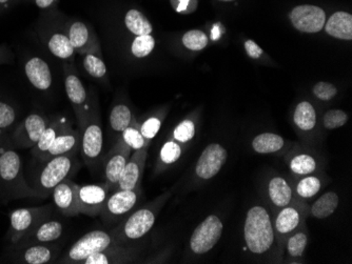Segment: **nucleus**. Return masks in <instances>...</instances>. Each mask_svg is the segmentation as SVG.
<instances>
[{
    "mask_svg": "<svg viewBox=\"0 0 352 264\" xmlns=\"http://www.w3.org/2000/svg\"><path fill=\"white\" fill-rule=\"evenodd\" d=\"M82 147V133L69 127L55 139L50 149L41 157V163H47L55 157L77 155Z\"/></svg>",
    "mask_w": 352,
    "mask_h": 264,
    "instance_id": "nucleus-19",
    "label": "nucleus"
},
{
    "mask_svg": "<svg viewBox=\"0 0 352 264\" xmlns=\"http://www.w3.org/2000/svg\"><path fill=\"white\" fill-rule=\"evenodd\" d=\"M109 121L111 129L116 133H122L126 128L134 123L131 111L124 104H118L112 108Z\"/></svg>",
    "mask_w": 352,
    "mask_h": 264,
    "instance_id": "nucleus-34",
    "label": "nucleus"
},
{
    "mask_svg": "<svg viewBox=\"0 0 352 264\" xmlns=\"http://www.w3.org/2000/svg\"><path fill=\"white\" fill-rule=\"evenodd\" d=\"M269 198L278 208L289 206L292 200V190L289 183L282 177H274L269 181Z\"/></svg>",
    "mask_w": 352,
    "mask_h": 264,
    "instance_id": "nucleus-26",
    "label": "nucleus"
},
{
    "mask_svg": "<svg viewBox=\"0 0 352 264\" xmlns=\"http://www.w3.org/2000/svg\"><path fill=\"white\" fill-rule=\"evenodd\" d=\"M227 157L228 152L225 147L219 143H211L201 154L195 165V174L203 180L213 178L226 163Z\"/></svg>",
    "mask_w": 352,
    "mask_h": 264,
    "instance_id": "nucleus-13",
    "label": "nucleus"
},
{
    "mask_svg": "<svg viewBox=\"0 0 352 264\" xmlns=\"http://www.w3.org/2000/svg\"><path fill=\"white\" fill-rule=\"evenodd\" d=\"M124 143L133 151L149 147L150 143L140 133V127L138 124L132 123L130 127L126 128L120 136Z\"/></svg>",
    "mask_w": 352,
    "mask_h": 264,
    "instance_id": "nucleus-36",
    "label": "nucleus"
},
{
    "mask_svg": "<svg viewBox=\"0 0 352 264\" xmlns=\"http://www.w3.org/2000/svg\"><path fill=\"white\" fill-rule=\"evenodd\" d=\"M85 70L90 76L102 80L106 76L107 67L102 58V52H88L84 54L82 60Z\"/></svg>",
    "mask_w": 352,
    "mask_h": 264,
    "instance_id": "nucleus-35",
    "label": "nucleus"
},
{
    "mask_svg": "<svg viewBox=\"0 0 352 264\" xmlns=\"http://www.w3.org/2000/svg\"><path fill=\"white\" fill-rule=\"evenodd\" d=\"M300 214L298 210L292 206H287L278 213L274 222V228L280 236L289 235L300 226Z\"/></svg>",
    "mask_w": 352,
    "mask_h": 264,
    "instance_id": "nucleus-28",
    "label": "nucleus"
},
{
    "mask_svg": "<svg viewBox=\"0 0 352 264\" xmlns=\"http://www.w3.org/2000/svg\"><path fill=\"white\" fill-rule=\"evenodd\" d=\"M183 154V147L181 143H176L173 139L166 141L162 147L158 156L157 171H162L165 167H170L177 163Z\"/></svg>",
    "mask_w": 352,
    "mask_h": 264,
    "instance_id": "nucleus-33",
    "label": "nucleus"
},
{
    "mask_svg": "<svg viewBox=\"0 0 352 264\" xmlns=\"http://www.w3.org/2000/svg\"><path fill=\"white\" fill-rule=\"evenodd\" d=\"M326 33L333 38L341 40L352 39V15L347 12L339 11L328 19L325 23Z\"/></svg>",
    "mask_w": 352,
    "mask_h": 264,
    "instance_id": "nucleus-25",
    "label": "nucleus"
},
{
    "mask_svg": "<svg viewBox=\"0 0 352 264\" xmlns=\"http://www.w3.org/2000/svg\"><path fill=\"white\" fill-rule=\"evenodd\" d=\"M104 147V134L100 124L98 112L91 108L86 128L82 133V153L85 165L90 169H94L100 160V154Z\"/></svg>",
    "mask_w": 352,
    "mask_h": 264,
    "instance_id": "nucleus-8",
    "label": "nucleus"
},
{
    "mask_svg": "<svg viewBox=\"0 0 352 264\" xmlns=\"http://www.w3.org/2000/svg\"><path fill=\"white\" fill-rule=\"evenodd\" d=\"M43 163L45 165L30 183L39 198H47L56 185L66 179H70L80 167L76 155L55 157Z\"/></svg>",
    "mask_w": 352,
    "mask_h": 264,
    "instance_id": "nucleus-4",
    "label": "nucleus"
},
{
    "mask_svg": "<svg viewBox=\"0 0 352 264\" xmlns=\"http://www.w3.org/2000/svg\"><path fill=\"white\" fill-rule=\"evenodd\" d=\"M147 156L148 147L138 149L130 156L118 179L116 190H134L140 188Z\"/></svg>",
    "mask_w": 352,
    "mask_h": 264,
    "instance_id": "nucleus-17",
    "label": "nucleus"
},
{
    "mask_svg": "<svg viewBox=\"0 0 352 264\" xmlns=\"http://www.w3.org/2000/svg\"><path fill=\"white\" fill-rule=\"evenodd\" d=\"M197 133V128L193 120L185 119L176 125L172 133V138L176 143L185 145L195 138Z\"/></svg>",
    "mask_w": 352,
    "mask_h": 264,
    "instance_id": "nucleus-37",
    "label": "nucleus"
},
{
    "mask_svg": "<svg viewBox=\"0 0 352 264\" xmlns=\"http://www.w3.org/2000/svg\"><path fill=\"white\" fill-rule=\"evenodd\" d=\"M17 112L9 102L0 100V133L11 129L16 122Z\"/></svg>",
    "mask_w": 352,
    "mask_h": 264,
    "instance_id": "nucleus-43",
    "label": "nucleus"
},
{
    "mask_svg": "<svg viewBox=\"0 0 352 264\" xmlns=\"http://www.w3.org/2000/svg\"><path fill=\"white\" fill-rule=\"evenodd\" d=\"M348 115L342 110H330L324 115V127L328 130L338 129L345 125Z\"/></svg>",
    "mask_w": 352,
    "mask_h": 264,
    "instance_id": "nucleus-44",
    "label": "nucleus"
},
{
    "mask_svg": "<svg viewBox=\"0 0 352 264\" xmlns=\"http://www.w3.org/2000/svg\"><path fill=\"white\" fill-rule=\"evenodd\" d=\"M294 120L296 127L302 131L314 130L316 124V113L312 104L308 101L300 102L294 111Z\"/></svg>",
    "mask_w": 352,
    "mask_h": 264,
    "instance_id": "nucleus-32",
    "label": "nucleus"
},
{
    "mask_svg": "<svg viewBox=\"0 0 352 264\" xmlns=\"http://www.w3.org/2000/svg\"><path fill=\"white\" fill-rule=\"evenodd\" d=\"M25 77L36 90L45 92L52 86V73L50 67L41 57H30L23 66Z\"/></svg>",
    "mask_w": 352,
    "mask_h": 264,
    "instance_id": "nucleus-21",
    "label": "nucleus"
},
{
    "mask_svg": "<svg viewBox=\"0 0 352 264\" xmlns=\"http://www.w3.org/2000/svg\"><path fill=\"white\" fill-rule=\"evenodd\" d=\"M71 124L68 123L65 118H57L49 123L47 129L43 132V135L39 138L38 143L32 147L31 153L37 160H41V157L50 149L51 145L54 143L55 139L63 133L65 130L68 129Z\"/></svg>",
    "mask_w": 352,
    "mask_h": 264,
    "instance_id": "nucleus-24",
    "label": "nucleus"
},
{
    "mask_svg": "<svg viewBox=\"0 0 352 264\" xmlns=\"http://www.w3.org/2000/svg\"><path fill=\"white\" fill-rule=\"evenodd\" d=\"M170 197L171 192L161 195L155 200L144 208H138L126 219L120 222L118 228L110 232L114 242L120 245H129L132 242L145 237L153 228L158 214L161 213L162 208L169 200Z\"/></svg>",
    "mask_w": 352,
    "mask_h": 264,
    "instance_id": "nucleus-2",
    "label": "nucleus"
},
{
    "mask_svg": "<svg viewBox=\"0 0 352 264\" xmlns=\"http://www.w3.org/2000/svg\"><path fill=\"white\" fill-rule=\"evenodd\" d=\"M155 48V39L152 35L136 36L131 45V52L138 58H144L151 54Z\"/></svg>",
    "mask_w": 352,
    "mask_h": 264,
    "instance_id": "nucleus-40",
    "label": "nucleus"
},
{
    "mask_svg": "<svg viewBox=\"0 0 352 264\" xmlns=\"http://www.w3.org/2000/svg\"><path fill=\"white\" fill-rule=\"evenodd\" d=\"M244 237L249 251L255 255L266 253L274 245V224L264 206H253L247 213Z\"/></svg>",
    "mask_w": 352,
    "mask_h": 264,
    "instance_id": "nucleus-3",
    "label": "nucleus"
},
{
    "mask_svg": "<svg viewBox=\"0 0 352 264\" xmlns=\"http://www.w3.org/2000/svg\"><path fill=\"white\" fill-rule=\"evenodd\" d=\"M113 244L116 243L110 232L100 230H92L77 240L66 255L59 260V263H82L89 256L100 253Z\"/></svg>",
    "mask_w": 352,
    "mask_h": 264,
    "instance_id": "nucleus-7",
    "label": "nucleus"
},
{
    "mask_svg": "<svg viewBox=\"0 0 352 264\" xmlns=\"http://www.w3.org/2000/svg\"><path fill=\"white\" fill-rule=\"evenodd\" d=\"M184 47L188 50L197 51L204 50L209 43V38L205 33L201 32L199 29H191L189 32L185 33L183 36Z\"/></svg>",
    "mask_w": 352,
    "mask_h": 264,
    "instance_id": "nucleus-39",
    "label": "nucleus"
},
{
    "mask_svg": "<svg viewBox=\"0 0 352 264\" xmlns=\"http://www.w3.org/2000/svg\"><path fill=\"white\" fill-rule=\"evenodd\" d=\"M17 1H19V0H0V13L13 5L14 3H17Z\"/></svg>",
    "mask_w": 352,
    "mask_h": 264,
    "instance_id": "nucleus-51",
    "label": "nucleus"
},
{
    "mask_svg": "<svg viewBox=\"0 0 352 264\" xmlns=\"http://www.w3.org/2000/svg\"><path fill=\"white\" fill-rule=\"evenodd\" d=\"M0 196L12 199L37 197L36 193L23 176L19 153L13 149L9 138L0 133Z\"/></svg>",
    "mask_w": 352,
    "mask_h": 264,
    "instance_id": "nucleus-1",
    "label": "nucleus"
},
{
    "mask_svg": "<svg viewBox=\"0 0 352 264\" xmlns=\"http://www.w3.org/2000/svg\"><path fill=\"white\" fill-rule=\"evenodd\" d=\"M321 180L318 177L302 178L296 187V193L302 198H312L321 190Z\"/></svg>",
    "mask_w": 352,
    "mask_h": 264,
    "instance_id": "nucleus-41",
    "label": "nucleus"
},
{
    "mask_svg": "<svg viewBox=\"0 0 352 264\" xmlns=\"http://www.w3.org/2000/svg\"><path fill=\"white\" fill-rule=\"evenodd\" d=\"M124 23L126 29L134 35L142 36V35H150L153 32V27L151 23L148 21L147 17L138 11V10H130L126 12L124 16Z\"/></svg>",
    "mask_w": 352,
    "mask_h": 264,
    "instance_id": "nucleus-31",
    "label": "nucleus"
},
{
    "mask_svg": "<svg viewBox=\"0 0 352 264\" xmlns=\"http://www.w3.org/2000/svg\"><path fill=\"white\" fill-rule=\"evenodd\" d=\"M130 156L131 149L124 143L122 138H120L104 159V177L109 190H116L118 179Z\"/></svg>",
    "mask_w": 352,
    "mask_h": 264,
    "instance_id": "nucleus-15",
    "label": "nucleus"
},
{
    "mask_svg": "<svg viewBox=\"0 0 352 264\" xmlns=\"http://www.w3.org/2000/svg\"><path fill=\"white\" fill-rule=\"evenodd\" d=\"M308 244V237L304 232H298L287 241V251L292 258L302 257Z\"/></svg>",
    "mask_w": 352,
    "mask_h": 264,
    "instance_id": "nucleus-42",
    "label": "nucleus"
},
{
    "mask_svg": "<svg viewBox=\"0 0 352 264\" xmlns=\"http://www.w3.org/2000/svg\"><path fill=\"white\" fill-rule=\"evenodd\" d=\"M136 253L129 245L113 244L100 253L93 254L82 262V264L130 263L135 261Z\"/></svg>",
    "mask_w": 352,
    "mask_h": 264,
    "instance_id": "nucleus-23",
    "label": "nucleus"
},
{
    "mask_svg": "<svg viewBox=\"0 0 352 264\" xmlns=\"http://www.w3.org/2000/svg\"><path fill=\"white\" fill-rule=\"evenodd\" d=\"M65 88H66L67 96L74 108L79 132L82 133L91 111L88 93L76 73L67 64H65Z\"/></svg>",
    "mask_w": 352,
    "mask_h": 264,
    "instance_id": "nucleus-9",
    "label": "nucleus"
},
{
    "mask_svg": "<svg viewBox=\"0 0 352 264\" xmlns=\"http://www.w3.org/2000/svg\"><path fill=\"white\" fill-rule=\"evenodd\" d=\"M312 91L314 96L322 101H329L338 94V88L329 82H318Z\"/></svg>",
    "mask_w": 352,
    "mask_h": 264,
    "instance_id": "nucleus-46",
    "label": "nucleus"
},
{
    "mask_svg": "<svg viewBox=\"0 0 352 264\" xmlns=\"http://www.w3.org/2000/svg\"><path fill=\"white\" fill-rule=\"evenodd\" d=\"M67 36L70 39L75 52L86 54L88 52H102L100 43L88 25L80 21H74L67 27Z\"/></svg>",
    "mask_w": 352,
    "mask_h": 264,
    "instance_id": "nucleus-20",
    "label": "nucleus"
},
{
    "mask_svg": "<svg viewBox=\"0 0 352 264\" xmlns=\"http://www.w3.org/2000/svg\"><path fill=\"white\" fill-rule=\"evenodd\" d=\"M245 50H246L248 56L252 59L260 58L263 53H264V51H263L254 41L250 40V39L245 41Z\"/></svg>",
    "mask_w": 352,
    "mask_h": 264,
    "instance_id": "nucleus-48",
    "label": "nucleus"
},
{
    "mask_svg": "<svg viewBox=\"0 0 352 264\" xmlns=\"http://www.w3.org/2000/svg\"><path fill=\"white\" fill-rule=\"evenodd\" d=\"M316 169V159L307 154H300L290 161V169L294 174L302 175V176L309 175L314 173Z\"/></svg>",
    "mask_w": 352,
    "mask_h": 264,
    "instance_id": "nucleus-38",
    "label": "nucleus"
},
{
    "mask_svg": "<svg viewBox=\"0 0 352 264\" xmlns=\"http://www.w3.org/2000/svg\"><path fill=\"white\" fill-rule=\"evenodd\" d=\"M340 199L337 193L328 192L322 195L318 200L312 204L311 214L318 219H326L331 216L338 206H339Z\"/></svg>",
    "mask_w": 352,
    "mask_h": 264,
    "instance_id": "nucleus-29",
    "label": "nucleus"
},
{
    "mask_svg": "<svg viewBox=\"0 0 352 264\" xmlns=\"http://www.w3.org/2000/svg\"><path fill=\"white\" fill-rule=\"evenodd\" d=\"M219 1H234V0H219Z\"/></svg>",
    "mask_w": 352,
    "mask_h": 264,
    "instance_id": "nucleus-52",
    "label": "nucleus"
},
{
    "mask_svg": "<svg viewBox=\"0 0 352 264\" xmlns=\"http://www.w3.org/2000/svg\"><path fill=\"white\" fill-rule=\"evenodd\" d=\"M17 248L19 251H16L13 256L16 263H50L56 259L60 252V248L57 244L51 243H35Z\"/></svg>",
    "mask_w": 352,
    "mask_h": 264,
    "instance_id": "nucleus-18",
    "label": "nucleus"
},
{
    "mask_svg": "<svg viewBox=\"0 0 352 264\" xmlns=\"http://www.w3.org/2000/svg\"><path fill=\"white\" fill-rule=\"evenodd\" d=\"M162 124H163V118L158 116H152L148 118L142 125H140V133L151 143L152 139L157 135L158 132L161 130Z\"/></svg>",
    "mask_w": 352,
    "mask_h": 264,
    "instance_id": "nucleus-45",
    "label": "nucleus"
},
{
    "mask_svg": "<svg viewBox=\"0 0 352 264\" xmlns=\"http://www.w3.org/2000/svg\"><path fill=\"white\" fill-rule=\"evenodd\" d=\"M290 21L298 31L302 33L321 32L326 23V14L321 8L304 5L290 12Z\"/></svg>",
    "mask_w": 352,
    "mask_h": 264,
    "instance_id": "nucleus-12",
    "label": "nucleus"
},
{
    "mask_svg": "<svg viewBox=\"0 0 352 264\" xmlns=\"http://www.w3.org/2000/svg\"><path fill=\"white\" fill-rule=\"evenodd\" d=\"M223 226L221 220L215 215L208 216L197 226L190 237V250L195 255H203L210 252L223 234Z\"/></svg>",
    "mask_w": 352,
    "mask_h": 264,
    "instance_id": "nucleus-11",
    "label": "nucleus"
},
{
    "mask_svg": "<svg viewBox=\"0 0 352 264\" xmlns=\"http://www.w3.org/2000/svg\"><path fill=\"white\" fill-rule=\"evenodd\" d=\"M47 47L51 54L65 61H73L75 51L70 39L63 33H53L47 39Z\"/></svg>",
    "mask_w": 352,
    "mask_h": 264,
    "instance_id": "nucleus-27",
    "label": "nucleus"
},
{
    "mask_svg": "<svg viewBox=\"0 0 352 264\" xmlns=\"http://www.w3.org/2000/svg\"><path fill=\"white\" fill-rule=\"evenodd\" d=\"M11 61V52L6 47H0V64Z\"/></svg>",
    "mask_w": 352,
    "mask_h": 264,
    "instance_id": "nucleus-49",
    "label": "nucleus"
},
{
    "mask_svg": "<svg viewBox=\"0 0 352 264\" xmlns=\"http://www.w3.org/2000/svg\"><path fill=\"white\" fill-rule=\"evenodd\" d=\"M140 197V188L134 190H116V192L108 195L100 214L104 224H114L122 222L138 206Z\"/></svg>",
    "mask_w": 352,
    "mask_h": 264,
    "instance_id": "nucleus-6",
    "label": "nucleus"
},
{
    "mask_svg": "<svg viewBox=\"0 0 352 264\" xmlns=\"http://www.w3.org/2000/svg\"><path fill=\"white\" fill-rule=\"evenodd\" d=\"M52 214V204L14 210L10 216L9 235L12 243H17L28 232L45 220L51 219Z\"/></svg>",
    "mask_w": 352,
    "mask_h": 264,
    "instance_id": "nucleus-5",
    "label": "nucleus"
},
{
    "mask_svg": "<svg viewBox=\"0 0 352 264\" xmlns=\"http://www.w3.org/2000/svg\"><path fill=\"white\" fill-rule=\"evenodd\" d=\"M63 226L57 220L47 219L34 230L23 236L15 246L30 245L35 243H52L63 235Z\"/></svg>",
    "mask_w": 352,
    "mask_h": 264,
    "instance_id": "nucleus-22",
    "label": "nucleus"
},
{
    "mask_svg": "<svg viewBox=\"0 0 352 264\" xmlns=\"http://www.w3.org/2000/svg\"><path fill=\"white\" fill-rule=\"evenodd\" d=\"M53 202L58 212L66 217H75L80 214L78 202V184L71 179H66L55 187L51 193Z\"/></svg>",
    "mask_w": 352,
    "mask_h": 264,
    "instance_id": "nucleus-16",
    "label": "nucleus"
},
{
    "mask_svg": "<svg viewBox=\"0 0 352 264\" xmlns=\"http://www.w3.org/2000/svg\"><path fill=\"white\" fill-rule=\"evenodd\" d=\"M50 121L41 114H30L17 124L9 137L10 143L17 149H32L47 129Z\"/></svg>",
    "mask_w": 352,
    "mask_h": 264,
    "instance_id": "nucleus-10",
    "label": "nucleus"
},
{
    "mask_svg": "<svg viewBox=\"0 0 352 264\" xmlns=\"http://www.w3.org/2000/svg\"><path fill=\"white\" fill-rule=\"evenodd\" d=\"M284 145V138L274 133L260 134L252 141V149L258 154L276 153L280 151Z\"/></svg>",
    "mask_w": 352,
    "mask_h": 264,
    "instance_id": "nucleus-30",
    "label": "nucleus"
},
{
    "mask_svg": "<svg viewBox=\"0 0 352 264\" xmlns=\"http://www.w3.org/2000/svg\"><path fill=\"white\" fill-rule=\"evenodd\" d=\"M170 3L177 13L186 15L195 12L199 5V0H170Z\"/></svg>",
    "mask_w": 352,
    "mask_h": 264,
    "instance_id": "nucleus-47",
    "label": "nucleus"
},
{
    "mask_svg": "<svg viewBox=\"0 0 352 264\" xmlns=\"http://www.w3.org/2000/svg\"><path fill=\"white\" fill-rule=\"evenodd\" d=\"M109 190L106 182L100 184L78 185V202L80 214L89 217L100 216Z\"/></svg>",
    "mask_w": 352,
    "mask_h": 264,
    "instance_id": "nucleus-14",
    "label": "nucleus"
},
{
    "mask_svg": "<svg viewBox=\"0 0 352 264\" xmlns=\"http://www.w3.org/2000/svg\"><path fill=\"white\" fill-rule=\"evenodd\" d=\"M55 0H34L35 5L39 8V9H47L54 3Z\"/></svg>",
    "mask_w": 352,
    "mask_h": 264,
    "instance_id": "nucleus-50",
    "label": "nucleus"
}]
</instances>
